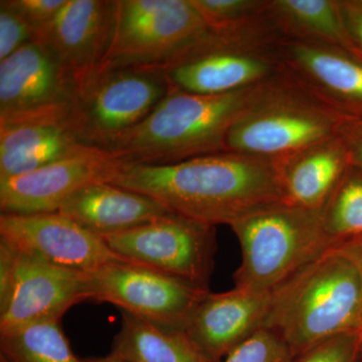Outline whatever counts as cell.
<instances>
[{"instance_id": "8", "label": "cell", "mask_w": 362, "mask_h": 362, "mask_svg": "<svg viewBox=\"0 0 362 362\" xmlns=\"http://www.w3.org/2000/svg\"><path fill=\"white\" fill-rule=\"evenodd\" d=\"M78 101L75 78L42 45L30 42L0 62V128L70 126Z\"/></svg>"}, {"instance_id": "11", "label": "cell", "mask_w": 362, "mask_h": 362, "mask_svg": "<svg viewBox=\"0 0 362 362\" xmlns=\"http://www.w3.org/2000/svg\"><path fill=\"white\" fill-rule=\"evenodd\" d=\"M168 90L158 75L109 71L93 78L78 96L70 127L83 144L102 148L149 115Z\"/></svg>"}, {"instance_id": "19", "label": "cell", "mask_w": 362, "mask_h": 362, "mask_svg": "<svg viewBox=\"0 0 362 362\" xmlns=\"http://www.w3.org/2000/svg\"><path fill=\"white\" fill-rule=\"evenodd\" d=\"M58 213L100 237L126 232L173 214L158 202L109 182L83 188Z\"/></svg>"}, {"instance_id": "35", "label": "cell", "mask_w": 362, "mask_h": 362, "mask_svg": "<svg viewBox=\"0 0 362 362\" xmlns=\"http://www.w3.org/2000/svg\"><path fill=\"white\" fill-rule=\"evenodd\" d=\"M361 351H362V331L361 333Z\"/></svg>"}, {"instance_id": "20", "label": "cell", "mask_w": 362, "mask_h": 362, "mask_svg": "<svg viewBox=\"0 0 362 362\" xmlns=\"http://www.w3.org/2000/svg\"><path fill=\"white\" fill-rule=\"evenodd\" d=\"M269 13L283 37L338 47L362 59L334 0H270Z\"/></svg>"}, {"instance_id": "9", "label": "cell", "mask_w": 362, "mask_h": 362, "mask_svg": "<svg viewBox=\"0 0 362 362\" xmlns=\"http://www.w3.org/2000/svg\"><path fill=\"white\" fill-rule=\"evenodd\" d=\"M102 239L125 261L209 289L216 250L214 226L169 214Z\"/></svg>"}, {"instance_id": "10", "label": "cell", "mask_w": 362, "mask_h": 362, "mask_svg": "<svg viewBox=\"0 0 362 362\" xmlns=\"http://www.w3.org/2000/svg\"><path fill=\"white\" fill-rule=\"evenodd\" d=\"M90 300L106 302L147 322L185 331L209 289L131 263L116 261L88 273Z\"/></svg>"}, {"instance_id": "3", "label": "cell", "mask_w": 362, "mask_h": 362, "mask_svg": "<svg viewBox=\"0 0 362 362\" xmlns=\"http://www.w3.org/2000/svg\"><path fill=\"white\" fill-rule=\"evenodd\" d=\"M265 83L223 95L168 88L146 118L101 149L131 165H160L226 152L228 132Z\"/></svg>"}, {"instance_id": "27", "label": "cell", "mask_w": 362, "mask_h": 362, "mask_svg": "<svg viewBox=\"0 0 362 362\" xmlns=\"http://www.w3.org/2000/svg\"><path fill=\"white\" fill-rule=\"evenodd\" d=\"M33 42V30L9 0L0 1V62Z\"/></svg>"}, {"instance_id": "30", "label": "cell", "mask_w": 362, "mask_h": 362, "mask_svg": "<svg viewBox=\"0 0 362 362\" xmlns=\"http://www.w3.org/2000/svg\"><path fill=\"white\" fill-rule=\"evenodd\" d=\"M337 135L349 153L350 165L362 170V116L346 117Z\"/></svg>"}, {"instance_id": "1", "label": "cell", "mask_w": 362, "mask_h": 362, "mask_svg": "<svg viewBox=\"0 0 362 362\" xmlns=\"http://www.w3.org/2000/svg\"><path fill=\"white\" fill-rule=\"evenodd\" d=\"M110 183L214 228L230 226L258 207L283 201L275 160L235 152L160 165L123 163Z\"/></svg>"}, {"instance_id": "15", "label": "cell", "mask_w": 362, "mask_h": 362, "mask_svg": "<svg viewBox=\"0 0 362 362\" xmlns=\"http://www.w3.org/2000/svg\"><path fill=\"white\" fill-rule=\"evenodd\" d=\"M88 300V273L16 252L13 292L0 313V332L33 323L61 322L71 307Z\"/></svg>"}, {"instance_id": "22", "label": "cell", "mask_w": 362, "mask_h": 362, "mask_svg": "<svg viewBox=\"0 0 362 362\" xmlns=\"http://www.w3.org/2000/svg\"><path fill=\"white\" fill-rule=\"evenodd\" d=\"M61 322H40L0 332V361L86 362L75 356Z\"/></svg>"}, {"instance_id": "33", "label": "cell", "mask_w": 362, "mask_h": 362, "mask_svg": "<svg viewBox=\"0 0 362 362\" xmlns=\"http://www.w3.org/2000/svg\"><path fill=\"white\" fill-rule=\"evenodd\" d=\"M345 243H347L349 247H351L352 251L356 254L362 267V239L349 240V242Z\"/></svg>"}, {"instance_id": "24", "label": "cell", "mask_w": 362, "mask_h": 362, "mask_svg": "<svg viewBox=\"0 0 362 362\" xmlns=\"http://www.w3.org/2000/svg\"><path fill=\"white\" fill-rule=\"evenodd\" d=\"M88 145L83 144L70 127L49 137L33 140L13 152L0 153V180L33 173L61 160Z\"/></svg>"}, {"instance_id": "25", "label": "cell", "mask_w": 362, "mask_h": 362, "mask_svg": "<svg viewBox=\"0 0 362 362\" xmlns=\"http://www.w3.org/2000/svg\"><path fill=\"white\" fill-rule=\"evenodd\" d=\"M209 30L239 33L273 23L270 0H192Z\"/></svg>"}, {"instance_id": "26", "label": "cell", "mask_w": 362, "mask_h": 362, "mask_svg": "<svg viewBox=\"0 0 362 362\" xmlns=\"http://www.w3.org/2000/svg\"><path fill=\"white\" fill-rule=\"evenodd\" d=\"M294 359L282 338L268 328H262L221 362H294Z\"/></svg>"}, {"instance_id": "18", "label": "cell", "mask_w": 362, "mask_h": 362, "mask_svg": "<svg viewBox=\"0 0 362 362\" xmlns=\"http://www.w3.org/2000/svg\"><path fill=\"white\" fill-rule=\"evenodd\" d=\"M283 202L321 211L350 168L349 153L337 134L275 160Z\"/></svg>"}, {"instance_id": "12", "label": "cell", "mask_w": 362, "mask_h": 362, "mask_svg": "<svg viewBox=\"0 0 362 362\" xmlns=\"http://www.w3.org/2000/svg\"><path fill=\"white\" fill-rule=\"evenodd\" d=\"M122 165L110 152L85 146L33 173L1 178V214L57 213L83 188L95 183H110Z\"/></svg>"}, {"instance_id": "16", "label": "cell", "mask_w": 362, "mask_h": 362, "mask_svg": "<svg viewBox=\"0 0 362 362\" xmlns=\"http://www.w3.org/2000/svg\"><path fill=\"white\" fill-rule=\"evenodd\" d=\"M115 20L116 1L68 0L42 45L75 78L78 96L96 77Z\"/></svg>"}, {"instance_id": "31", "label": "cell", "mask_w": 362, "mask_h": 362, "mask_svg": "<svg viewBox=\"0 0 362 362\" xmlns=\"http://www.w3.org/2000/svg\"><path fill=\"white\" fill-rule=\"evenodd\" d=\"M16 252L0 240V313L8 305L16 277Z\"/></svg>"}, {"instance_id": "2", "label": "cell", "mask_w": 362, "mask_h": 362, "mask_svg": "<svg viewBox=\"0 0 362 362\" xmlns=\"http://www.w3.org/2000/svg\"><path fill=\"white\" fill-rule=\"evenodd\" d=\"M264 328L282 338L294 357L361 332L362 267L349 245H334L274 290Z\"/></svg>"}, {"instance_id": "28", "label": "cell", "mask_w": 362, "mask_h": 362, "mask_svg": "<svg viewBox=\"0 0 362 362\" xmlns=\"http://www.w3.org/2000/svg\"><path fill=\"white\" fill-rule=\"evenodd\" d=\"M68 0H9L33 30V44L42 45Z\"/></svg>"}, {"instance_id": "17", "label": "cell", "mask_w": 362, "mask_h": 362, "mask_svg": "<svg viewBox=\"0 0 362 362\" xmlns=\"http://www.w3.org/2000/svg\"><path fill=\"white\" fill-rule=\"evenodd\" d=\"M272 293L233 288L207 293L188 321L185 332L211 362H221L240 343L264 328Z\"/></svg>"}, {"instance_id": "14", "label": "cell", "mask_w": 362, "mask_h": 362, "mask_svg": "<svg viewBox=\"0 0 362 362\" xmlns=\"http://www.w3.org/2000/svg\"><path fill=\"white\" fill-rule=\"evenodd\" d=\"M281 71L345 117L362 116V59L330 45L283 37Z\"/></svg>"}, {"instance_id": "32", "label": "cell", "mask_w": 362, "mask_h": 362, "mask_svg": "<svg viewBox=\"0 0 362 362\" xmlns=\"http://www.w3.org/2000/svg\"><path fill=\"white\" fill-rule=\"evenodd\" d=\"M350 39L362 57V0L338 1Z\"/></svg>"}, {"instance_id": "4", "label": "cell", "mask_w": 362, "mask_h": 362, "mask_svg": "<svg viewBox=\"0 0 362 362\" xmlns=\"http://www.w3.org/2000/svg\"><path fill=\"white\" fill-rule=\"evenodd\" d=\"M242 263L233 274L235 287L272 293L334 246L324 230L321 211L281 201L233 221Z\"/></svg>"}, {"instance_id": "21", "label": "cell", "mask_w": 362, "mask_h": 362, "mask_svg": "<svg viewBox=\"0 0 362 362\" xmlns=\"http://www.w3.org/2000/svg\"><path fill=\"white\" fill-rule=\"evenodd\" d=\"M122 313V323L112 346V356L126 362H211L187 333L147 322Z\"/></svg>"}, {"instance_id": "5", "label": "cell", "mask_w": 362, "mask_h": 362, "mask_svg": "<svg viewBox=\"0 0 362 362\" xmlns=\"http://www.w3.org/2000/svg\"><path fill=\"white\" fill-rule=\"evenodd\" d=\"M345 118L281 71L233 126L226 152L278 160L337 135Z\"/></svg>"}, {"instance_id": "6", "label": "cell", "mask_w": 362, "mask_h": 362, "mask_svg": "<svg viewBox=\"0 0 362 362\" xmlns=\"http://www.w3.org/2000/svg\"><path fill=\"white\" fill-rule=\"evenodd\" d=\"M274 25L240 33L209 32L168 66L152 71L168 88L199 95H223L265 83L281 73Z\"/></svg>"}, {"instance_id": "7", "label": "cell", "mask_w": 362, "mask_h": 362, "mask_svg": "<svg viewBox=\"0 0 362 362\" xmlns=\"http://www.w3.org/2000/svg\"><path fill=\"white\" fill-rule=\"evenodd\" d=\"M209 30L192 0H118L113 37L96 77L119 70H158Z\"/></svg>"}, {"instance_id": "13", "label": "cell", "mask_w": 362, "mask_h": 362, "mask_svg": "<svg viewBox=\"0 0 362 362\" xmlns=\"http://www.w3.org/2000/svg\"><path fill=\"white\" fill-rule=\"evenodd\" d=\"M0 240L16 252L84 273L124 259L112 251L100 235L58 211L1 214Z\"/></svg>"}, {"instance_id": "23", "label": "cell", "mask_w": 362, "mask_h": 362, "mask_svg": "<svg viewBox=\"0 0 362 362\" xmlns=\"http://www.w3.org/2000/svg\"><path fill=\"white\" fill-rule=\"evenodd\" d=\"M321 218L335 245L362 239V170L350 166L325 206Z\"/></svg>"}, {"instance_id": "29", "label": "cell", "mask_w": 362, "mask_h": 362, "mask_svg": "<svg viewBox=\"0 0 362 362\" xmlns=\"http://www.w3.org/2000/svg\"><path fill=\"white\" fill-rule=\"evenodd\" d=\"M361 333H346L319 343L298 356V362H362Z\"/></svg>"}, {"instance_id": "34", "label": "cell", "mask_w": 362, "mask_h": 362, "mask_svg": "<svg viewBox=\"0 0 362 362\" xmlns=\"http://www.w3.org/2000/svg\"><path fill=\"white\" fill-rule=\"evenodd\" d=\"M86 362H126L122 359L118 358V357L108 354L107 356L103 357H94V358L86 359Z\"/></svg>"}]
</instances>
